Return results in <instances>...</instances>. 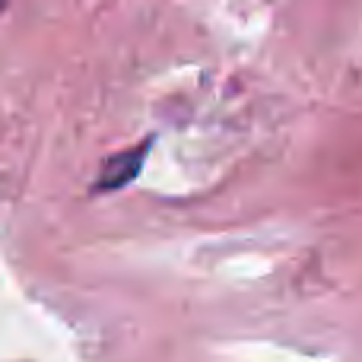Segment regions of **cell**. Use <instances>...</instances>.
Masks as SVG:
<instances>
[{
  "mask_svg": "<svg viewBox=\"0 0 362 362\" xmlns=\"http://www.w3.org/2000/svg\"><path fill=\"white\" fill-rule=\"evenodd\" d=\"M146 153H150V140H144L140 146H131V150L112 156L105 165H102V175L93 185V191L95 194H105V191H118V187L131 185V181L140 175V169H144Z\"/></svg>",
  "mask_w": 362,
  "mask_h": 362,
  "instance_id": "1",
  "label": "cell"
},
{
  "mask_svg": "<svg viewBox=\"0 0 362 362\" xmlns=\"http://www.w3.org/2000/svg\"><path fill=\"white\" fill-rule=\"evenodd\" d=\"M4 4H6V0H0V10H4Z\"/></svg>",
  "mask_w": 362,
  "mask_h": 362,
  "instance_id": "2",
  "label": "cell"
}]
</instances>
